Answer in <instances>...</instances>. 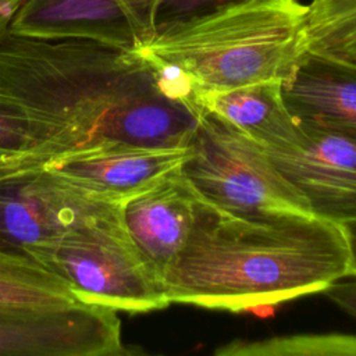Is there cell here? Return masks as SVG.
I'll list each match as a JSON object with an SVG mask.
<instances>
[{
	"mask_svg": "<svg viewBox=\"0 0 356 356\" xmlns=\"http://www.w3.org/2000/svg\"><path fill=\"white\" fill-rule=\"evenodd\" d=\"M348 275L342 225L300 213L235 216L199 199L163 285L170 303L245 312L324 292Z\"/></svg>",
	"mask_w": 356,
	"mask_h": 356,
	"instance_id": "1",
	"label": "cell"
},
{
	"mask_svg": "<svg viewBox=\"0 0 356 356\" xmlns=\"http://www.w3.org/2000/svg\"><path fill=\"white\" fill-rule=\"evenodd\" d=\"M0 86L60 131L68 157L136 149L143 110L160 83L139 50L8 32Z\"/></svg>",
	"mask_w": 356,
	"mask_h": 356,
	"instance_id": "2",
	"label": "cell"
},
{
	"mask_svg": "<svg viewBox=\"0 0 356 356\" xmlns=\"http://www.w3.org/2000/svg\"><path fill=\"white\" fill-rule=\"evenodd\" d=\"M307 4L235 0L159 29L139 51L163 88L200 108L209 95L284 81L305 54Z\"/></svg>",
	"mask_w": 356,
	"mask_h": 356,
	"instance_id": "3",
	"label": "cell"
},
{
	"mask_svg": "<svg viewBox=\"0 0 356 356\" xmlns=\"http://www.w3.org/2000/svg\"><path fill=\"white\" fill-rule=\"evenodd\" d=\"M24 253L68 284L81 303L127 313L170 305L163 282L147 264L125 222L122 209Z\"/></svg>",
	"mask_w": 356,
	"mask_h": 356,
	"instance_id": "4",
	"label": "cell"
},
{
	"mask_svg": "<svg viewBox=\"0 0 356 356\" xmlns=\"http://www.w3.org/2000/svg\"><path fill=\"white\" fill-rule=\"evenodd\" d=\"M179 171L202 202L235 216L313 214L267 150L209 110L200 117Z\"/></svg>",
	"mask_w": 356,
	"mask_h": 356,
	"instance_id": "5",
	"label": "cell"
},
{
	"mask_svg": "<svg viewBox=\"0 0 356 356\" xmlns=\"http://www.w3.org/2000/svg\"><path fill=\"white\" fill-rule=\"evenodd\" d=\"M102 200L43 165L0 178V250L25 254V248L58 238L122 209Z\"/></svg>",
	"mask_w": 356,
	"mask_h": 356,
	"instance_id": "6",
	"label": "cell"
},
{
	"mask_svg": "<svg viewBox=\"0 0 356 356\" xmlns=\"http://www.w3.org/2000/svg\"><path fill=\"white\" fill-rule=\"evenodd\" d=\"M118 312L76 303L58 309L0 307V356H120Z\"/></svg>",
	"mask_w": 356,
	"mask_h": 356,
	"instance_id": "7",
	"label": "cell"
},
{
	"mask_svg": "<svg viewBox=\"0 0 356 356\" xmlns=\"http://www.w3.org/2000/svg\"><path fill=\"white\" fill-rule=\"evenodd\" d=\"M302 146L267 152L309 202L312 213L343 225L356 220V139L300 122Z\"/></svg>",
	"mask_w": 356,
	"mask_h": 356,
	"instance_id": "8",
	"label": "cell"
},
{
	"mask_svg": "<svg viewBox=\"0 0 356 356\" xmlns=\"http://www.w3.org/2000/svg\"><path fill=\"white\" fill-rule=\"evenodd\" d=\"M197 203L178 167L122 206L132 241L161 282L189 239Z\"/></svg>",
	"mask_w": 356,
	"mask_h": 356,
	"instance_id": "9",
	"label": "cell"
},
{
	"mask_svg": "<svg viewBox=\"0 0 356 356\" xmlns=\"http://www.w3.org/2000/svg\"><path fill=\"white\" fill-rule=\"evenodd\" d=\"M10 32L46 39H89L124 50H140L147 43L121 0H21Z\"/></svg>",
	"mask_w": 356,
	"mask_h": 356,
	"instance_id": "10",
	"label": "cell"
},
{
	"mask_svg": "<svg viewBox=\"0 0 356 356\" xmlns=\"http://www.w3.org/2000/svg\"><path fill=\"white\" fill-rule=\"evenodd\" d=\"M281 89L300 122L356 139V61L306 50Z\"/></svg>",
	"mask_w": 356,
	"mask_h": 356,
	"instance_id": "11",
	"label": "cell"
},
{
	"mask_svg": "<svg viewBox=\"0 0 356 356\" xmlns=\"http://www.w3.org/2000/svg\"><path fill=\"white\" fill-rule=\"evenodd\" d=\"M185 156L186 149H115L50 160L44 167L102 200L125 203L177 170Z\"/></svg>",
	"mask_w": 356,
	"mask_h": 356,
	"instance_id": "12",
	"label": "cell"
},
{
	"mask_svg": "<svg viewBox=\"0 0 356 356\" xmlns=\"http://www.w3.org/2000/svg\"><path fill=\"white\" fill-rule=\"evenodd\" d=\"M281 82L264 81L213 93L203 99V107L231 122L267 152L298 147L307 134L288 108Z\"/></svg>",
	"mask_w": 356,
	"mask_h": 356,
	"instance_id": "13",
	"label": "cell"
},
{
	"mask_svg": "<svg viewBox=\"0 0 356 356\" xmlns=\"http://www.w3.org/2000/svg\"><path fill=\"white\" fill-rule=\"evenodd\" d=\"M81 303L67 282L26 254L0 250V307L58 309Z\"/></svg>",
	"mask_w": 356,
	"mask_h": 356,
	"instance_id": "14",
	"label": "cell"
},
{
	"mask_svg": "<svg viewBox=\"0 0 356 356\" xmlns=\"http://www.w3.org/2000/svg\"><path fill=\"white\" fill-rule=\"evenodd\" d=\"M67 156L60 131L0 86V157Z\"/></svg>",
	"mask_w": 356,
	"mask_h": 356,
	"instance_id": "15",
	"label": "cell"
},
{
	"mask_svg": "<svg viewBox=\"0 0 356 356\" xmlns=\"http://www.w3.org/2000/svg\"><path fill=\"white\" fill-rule=\"evenodd\" d=\"M303 35L309 51L356 61V0H310Z\"/></svg>",
	"mask_w": 356,
	"mask_h": 356,
	"instance_id": "16",
	"label": "cell"
},
{
	"mask_svg": "<svg viewBox=\"0 0 356 356\" xmlns=\"http://www.w3.org/2000/svg\"><path fill=\"white\" fill-rule=\"evenodd\" d=\"M218 356H356L353 334H292L263 339H235L218 349Z\"/></svg>",
	"mask_w": 356,
	"mask_h": 356,
	"instance_id": "17",
	"label": "cell"
},
{
	"mask_svg": "<svg viewBox=\"0 0 356 356\" xmlns=\"http://www.w3.org/2000/svg\"><path fill=\"white\" fill-rule=\"evenodd\" d=\"M235 0H161L156 17V32L160 28L209 11Z\"/></svg>",
	"mask_w": 356,
	"mask_h": 356,
	"instance_id": "18",
	"label": "cell"
},
{
	"mask_svg": "<svg viewBox=\"0 0 356 356\" xmlns=\"http://www.w3.org/2000/svg\"><path fill=\"white\" fill-rule=\"evenodd\" d=\"M150 43L156 35V17L161 0H121ZM146 43V44H147Z\"/></svg>",
	"mask_w": 356,
	"mask_h": 356,
	"instance_id": "19",
	"label": "cell"
},
{
	"mask_svg": "<svg viewBox=\"0 0 356 356\" xmlns=\"http://www.w3.org/2000/svg\"><path fill=\"white\" fill-rule=\"evenodd\" d=\"M324 293L343 312L356 317V280L346 282H334Z\"/></svg>",
	"mask_w": 356,
	"mask_h": 356,
	"instance_id": "20",
	"label": "cell"
},
{
	"mask_svg": "<svg viewBox=\"0 0 356 356\" xmlns=\"http://www.w3.org/2000/svg\"><path fill=\"white\" fill-rule=\"evenodd\" d=\"M19 3L21 0H0V43L10 32V24Z\"/></svg>",
	"mask_w": 356,
	"mask_h": 356,
	"instance_id": "21",
	"label": "cell"
},
{
	"mask_svg": "<svg viewBox=\"0 0 356 356\" xmlns=\"http://www.w3.org/2000/svg\"><path fill=\"white\" fill-rule=\"evenodd\" d=\"M348 241L349 256H350V275L356 277V220L342 225Z\"/></svg>",
	"mask_w": 356,
	"mask_h": 356,
	"instance_id": "22",
	"label": "cell"
},
{
	"mask_svg": "<svg viewBox=\"0 0 356 356\" xmlns=\"http://www.w3.org/2000/svg\"><path fill=\"white\" fill-rule=\"evenodd\" d=\"M49 160L40 157H0V170L17 165H39Z\"/></svg>",
	"mask_w": 356,
	"mask_h": 356,
	"instance_id": "23",
	"label": "cell"
},
{
	"mask_svg": "<svg viewBox=\"0 0 356 356\" xmlns=\"http://www.w3.org/2000/svg\"><path fill=\"white\" fill-rule=\"evenodd\" d=\"M39 165H43V164H39ZM26 167H33V165H17V167H8V168H3L0 170V178H3L4 175L10 174V172H14L17 170H21V168H26Z\"/></svg>",
	"mask_w": 356,
	"mask_h": 356,
	"instance_id": "24",
	"label": "cell"
}]
</instances>
